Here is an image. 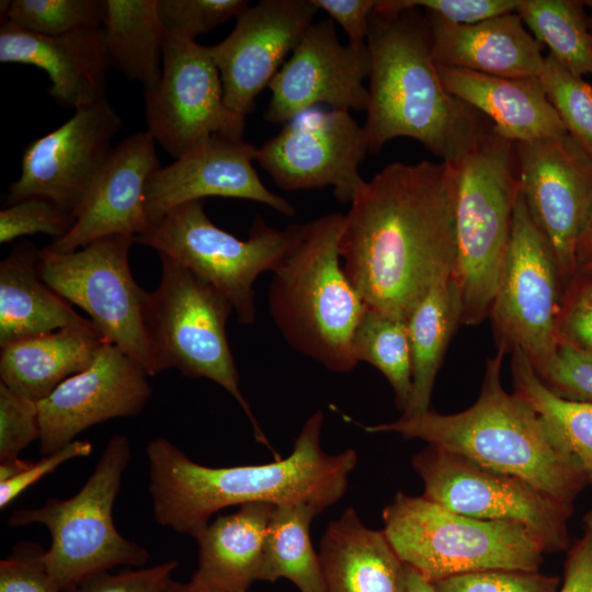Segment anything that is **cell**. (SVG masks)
I'll list each match as a JSON object with an SVG mask.
<instances>
[{
	"label": "cell",
	"instance_id": "1",
	"mask_svg": "<svg viewBox=\"0 0 592 592\" xmlns=\"http://www.w3.org/2000/svg\"><path fill=\"white\" fill-rule=\"evenodd\" d=\"M458 166L392 162L350 203L343 270L365 305L408 320L434 284L453 275Z\"/></svg>",
	"mask_w": 592,
	"mask_h": 592
},
{
	"label": "cell",
	"instance_id": "2",
	"mask_svg": "<svg viewBox=\"0 0 592 592\" xmlns=\"http://www.w3.org/2000/svg\"><path fill=\"white\" fill-rule=\"evenodd\" d=\"M325 414L304 423L292 453L261 465L208 467L193 462L168 439L148 442L149 492L156 522L196 538L224 508L251 502L304 504L318 514L344 496L357 454H328L320 443Z\"/></svg>",
	"mask_w": 592,
	"mask_h": 592
},
{
	"label": "cell",
	"instance_id": "3",
	"mask_svg": "<svg viewBox=\"0 0 592 592\" xmlns=\"http://www.w3.org/2000/svg\"><path fill=\"white\" fill-rule=\"evenodd\" d=\"M366 45L371 72L363 128L369 151L409 137L441 161L459 166L492 124L444 88L425 15L417 8L395 13L375 10Z\"/></svg>",
	"mask_w": 592,
	"mask_h": 592
},
{
	"label": "cell",
	"instance_id": "4",
	"mask_svg": "<svg viewBox=\"0 0 592 592\" xmlns=\"http://www.w3.org/2000/svg\"><path fill=\"white\" fill-rule=\"evenodd\" d=\"M505 353L498 348L487 361L480 394L469 408L453 414L429 409L364 430L422 440L573 503L589 479L559 433L526 400L503 388Z\"/></svg>",
	"mask_w": 592,
	"mask_h": 592
},
{
	"label": "cell",
	"instance_id": "5",
	"mask_svg": "<svg viewBox=\"0 0 592 592\" xmlns=\"http://www.w3.org/2000/svg\"><path fill=\"white\" fill-rule=\"evenodd\" d=\"M343 223V214L330 213L303 224L267 291L270 314L286 342L338 374L358 364L351 343L366 309L341 264Z\"/></svg>",
	"mask_w": 592,
	"mask_h": 592
},
{
	"label": "cell",
	"instance_id": "6",
	"mask_svg": "<svg viewBox=\"0 0 592 592\" xmlns=\"http://www.w3.org/2000/svg\"><path fill=\"white\" fill-rule=\"evenodd\" d=\"M458 169L453 277L460 295V323L477 326L490 315L521 193L515 144L492 125Z\"/></svg>",
	"mask_w": 592,
	"mask_h": 592
},
{
	"label": "cell",
	"instance_id": "7",
	"mask_svg": "<svg viewBox=\"0 0 592 592\" xmlns=\"http://www.w3.org/2000/svg\"><path fill=\"white\" fill-rule=\"evenodd\" d=\"M388 543L431 582L486 570L538 571L544 548L525 527L451 511L425 497L397 492L383 510Z\"/></svg>",
	"mask_w": 592,
	"mask_h": 592
},
{
	"label": "cell",
	"instance_id": "8",
	"mask_svg": "<svg viewBox=\"0 0 592 592\" xmlns=\"http://www.w3.org/2000/svg\"><path fill=\"white\" fill-rule=\"evenodd\" d=\"M129 458V439L115 434L77 494L49 498L41 508L20 509L10 515L12 527L38 523L49 531L50 547L42 560L59 592L113 567H143L148 561V551L122 536L113 522V505Z\"/></svg>",
	"mask_w": 592,
	"mask_h": 592
},
{
	"label": "cell",
	"instance_id": "9",
	"mask_svg": "<svg viewBox=\"0 0 592 592\" xmlns=\"http://www.w3.org/2000/svg\"><path fill=\"white\" fill-rule=\"evenodd\" d=\"M159 257L160 283L147 292L145 304V325L159 371L175 368L186 377L218 384L239 403L255 440L274 452L239 388L226 334L231 304L184 265Z\"/></svg>",
	"mask_w": 592,
	"mask_h": 592
},
{
	"label": "cell",
	"instance_id": "10",
	"mask_svg": "<svg viewBox=\"0 0 592 592\" xmlns=\"http://www.w3.org/2000/svg\"><path fill=\"white\" fill-rule=\"evenodd\" d=\"M301 225L280 230L257 216L249 237L241 240L215 226L200 200L172 208L135 237V242L170 257L209 283L231 304L238 322L251 325L257 314L255 280L278 265Z\"/></svg>",
	"mask_w": 592,
	"mask_h": 592
},
{
	"label": "cell",
	"instance_id": "11",
	"mask_svg": "<svg viewBox=\"0 0 592 592\" xmlns=\"http://www.w3.org/2000/svg\"><path fill=\"white\" fill-rule=\"evenodd\" d=\"M135 237L114 235L72 252L39 250L42 280L79 306L107 342L137 361L149 376L158 368L145 325L147 292L134 280L129 249Z\"/></svg>",
	"mask_w": 592,
	"mask_h": 592
},
{
	"label": "cell",
	"instance_id": "12",
	"mask_svg": "<svg viewBox=\"0 0 592 592\" xmlns=\"http://www.w3.org/2000/svg\"><path fill=\"white\" fill-rule=\"evenodd\" d=\"M411 463L426 499L469 517L521 525L537 538L545 554L571 546L572 502L435 445L429 444Z\"/></svg>",
	"mask_w": 592,
	"mask_h": 592
},
{
	"label": "cell",
	"instance_id": "13",
	"mask_svg": "<svg viewBox=\"0 0 592 592\" xmlns=\"http://www.w3.org/2000/svg\"><path fill=\"white\" fill-rule=\"evenodd\" d=\"M561 282L551 248L520 193L489 319L498 348L521 350L535 372L554 358L558 348Z\"/></svg>",
	"mask_w": 592,
	"mask_h": 592
},
{
	"label": "cell",
	"instance_id": "14",
	"mask_svg": "<svg viewBox=\"0 0 592 592\" xmlns=\"http://www.w3.org/2000/svg\"><path fill=\"white\" fill-rule=\"evenodd\" d=\"M144 100L147 130L175 159L215 135L242 138L246 116L225 103L209 46L168 36L161 78Z\"/></svg>",
	"mask_w": 592,
	"mask_h": 592
},
{
	"label": "cell",
	"instance_id": "15",
	"mask_svg": "<svg viewBox=\"0 0 592 592\" xmlns=\"http://www.w3.org/2000/svg\"><path fill=\"white\" fill-rule=\"evenodd\" d=\"M367 151L366 133L349 111L311 109L258 148L255 161L282 190L331 185L338 201L351 203L365 183L360 166Z\"/></svg>",
	"mask_w": 592,
	"mask_h": 592
},
{
	"label": "cell",
	"instance_id": "16",
	"mask_svg": "<svg viewBox=\"0 0 592 592\" xmlns=\"http://www.w3.org/2000/svg\"><path fill=\"white\" fill-rule=\"evenodd\" d=\"M122 126L107 99L76 110L66 123L25 147L21 174L9 186L7 203L42 196L75 221Z\"/></svg>",
	"mask_w": 592,
	"mask_h": 592
},
{
	"label": "cell",
	"instance_id": "17",
	"mask_svg": "<svg viewBox=\"0 0 592 592\" xmlns=\"http://www.w3.org/2000/svg\"><path fill=\"white\" fill-rule=\"evenodd\" d=\"M521 193L561 281L577 275V246L592 213V159L567 134L515 144Z\"/></svg>",
	"mask_w": 592,
	"mask_h": 592
},
{
	"label": "cell",
	"instance_id": "18",
	"mask_svg": "<svg viewBox=\"0 0 592 592\" xmlns=\"http://www.w3.org/2000/svg\"><path fill=\"white\" fill-rule=\"evenodd\" d=\"M371 56L366 44L343 45L333 21L314 23L269 84L265 119L286 123L327 104L332 110L365 111Z\"/></svg>",
	"mask_w": 592,
	"mask_h": 592
},
{
	"label": "cell",
	"instance_id": "19",
	"mask_svg": "<svg viewBox=\"0 0 592 592\" xmlns=\"http://www.w3.org/2000/svg\"><path fill=\"white\" fill-rule=\"evenodd\" d=\"M318 11L311 0H261L237 18L224 41L209 46L230 110L242 116L254 110L257 96L297 47Z\"/></svg>",
	"mask_w": 592,
	"mask_h": 592
},
{
	"label": "cell",
	"instance_id": "20",
	"mask_svg": "<svg viewBox=\"0 0 592 592\" xmlns=\"http://www.w3.org/2000/svg\"><path fill=\"white\" fill-rule=\"evenodd\" d=\"M148 376L137 361L106 342L87 369L37 402L41 453L59 451L100 422L139 414L151 395Z\"/></svg>",
	"mask_w": 592,
	"mask_h": 592
},
{
	"label": "cell",
	"instance_id": "21",
	"mask_svg": "<svg viewBox=\"0 0 592 592\" xmlns=\"http://www.w3.org/2000/svg\"><path fill=\"white\" fill-rule=\"evenodd\" d=\"M257 150L243 138L215 135L173 163L160 166L145 189V214L150 225L181 204L210 196L254 201L285 216L295 215V207L260 180L253 167Z\"/></svg>",
	"mask_w": 592,
	"mask_h": 592
},
{
	"label": "cell",
	"instance_id": "22",
	"mask_svg": "<svg viewBox=\"0 0 592 592\" xmlns=\"http://www.w3.org/2000/svg\"><path fill=\"white\" fill-rule=\"evenodd\" d=\"M159 167L156 141L148 130L121 140L113 147L70 230L46 248L72 252L103 237H137L146 231L150 227L145 214L146 183Z\"/></svg>",
	"mask_w": 592,
	"mask_h": 592
},
{
	"label": "cell",
	"instance_id": "23",
	"mask_svg": "<svg viewBox=\"0 0 592 592\" xmlns=\"http://www.w3.org/2000/svg\"><path fill=\"white\" fill-rule=\"evenodd\" d=\"M0 61L43 69L57 104L75 110L106 99V76L112 68L103 27L60 36H43L1 23Z\"/></svg>",
	"mask_w": 592,
	"mask_h": 592
},
{
	"label": "cell",
	"instance_id": "24",
	"mask_svg": "<svg viewBox=\"0 0 592 592\" xmlns=\"http://www.w3.org/2000/svg\"><path fill=\"white\" fill-rule=\"evenodd\" d=\"M425 18L433 59L439 66L505 78L539 77L543 71V45L515 11L469 25L454 24L431 13Z\"/></svg>",
	"mask_w": 592,
	"mask_h": 592
},
{
	"label": "cell",
	"instance_id": "25",
	"mask_svg": "<svg viewBox=\"0 0 592 592\" xmlns=\"http://www.w3.org/2000/svg\"><path fill=\"white\" fill-rule=\"evenodd\" d=\"M446 91L492 121L494 130L519 143L567 135L539 77L505 78L436 65Z\"/></svg>",
	"mask_w": 592,
	"mask_h": 592
},
{
	"label": "cell",
	"instance_id": "26",
	"mask_svg": "<svg viewBox=\"0 0 592 592\" xmlns=\"http://www.w3.org/2000/svg\"><path fill=\"white\" fill-rule=\"evenodd\" d=\"M276 505L251 502L218 516L195 538L192 580L224 592H247L260 581L270 520Z\"/></svg>",
	"mask_w": 592,
	"mask_h": 592
},
{
	"label": "cell",
	"instance_id": "27",
	"mask_svg": "<svg viewBox=\"0 0 592 592\" xmlns=\"http://www.w3.org/2000/svg\"><path fill=\"white\" fill-rule=\"evenodd\" d=\"M106 339L94 326H71L1 346V383L36 402L87 369Z\"/></svg>",
	"mask_w": 592,
	"mask_h": 592
},
{
	"label": "cell",
	"instance_id": "28",
	"mask_svg": "<svg viewBox=\"0 0 592 592\" xmlns=\"http://www.w3.org/2000/svg\"><path fill=\"white\" fill-rule=\"evenodd\" d=\"M318 555L326 592H398L403 562L353 508L329 523Z\"/></svg>",
	"mask_w": 592,
	"mask_h": 592
},
{
	"label": "cell",
	"instance_id": "29",
	"mask_svg": "<svg viewBox=\"0 0 592 592\" xmlns=\"http://www.w3.org/2000/svg\"><path fill=\"white\" fill-rule=\"evenodd\" d=\"M38 260L39 250L22 241L0 262V346L92 323L42 280Z\"/></svg>",
	"mask_w": 592,
	"mask_h": 592
},
{
	"label": "cell",
	"instance_id": "30",
	"mask_svg": "<svg viewBox=\"0 0 592 592\" xmlns=\"http://www.w3.org/2000/svg\"><path fill=\"white\" fill-rule=\"evenodd\" d=\"M460 319V295L453 275L434 284L411 311L407 323L412 358V395L402 415H414L430 409L436 375Z\"/></svg>",
	"mask_w": 592,
	"mask_h": 592
},
{
	"label": "cell",
	"instance_id": "31",
	"mask_svg": "<svg viewBox=\"0 0 592 592\" xmlns=\"http://www.w3.org/2000/svg\"><path fill=\"white\" fill-rule=\"evenodd\" d=\"M158 0H105L103 31L112 67L144 91L153 89L162 71L168 38L158 14Z\"/></svg>",
	"mask_w": 592,
	"mask_h": 592
},
{
	"label": "cell",
	"instance_id": "32",
	"mask_svg": "<svg viewBox=\"0 0 592 592\" xmlns=\"http://www.w3.org/2000/svg\"><path fill=\"white\" fill-rule=\"evenodd\" d=\"M319 515L304 504L276 505L270 520L260 581H292L299 592H326L309 526Z\"/></svg>",
	"mask_w": 592,
	"mask_h": 592
},
{
	"label": "cell",
	"instance_id": "33",
	"mask_svg": "<svg viewBox=\"0 0 592 592\" xmlns=\"http://www.w3.org/2000/svg\"><path fill=\"white\" fill-rule=\"evenodd\" d=\"M583 1L519 0L515 12L569 72L592 76V34Z\"/></svg>",
	"mask_w": 592,
	"mask_h": 592
},
{
	"label": "cell",
	"instance_id": "34",
	"mask_svg": "<svg viewBox=\"0 0 592 592\" xmlns=\"http://www.w3.org/2000/svg\"><path fill=\"white\" fill-rule=\"evenodd\" d=\"M511 371L514 392L559 433L592 483V402L566 399L551 391L519 349L512 352Z\"/></svg>",
	"mask_w": 592,
	"mask_h": 592
},
{
	"label": "cell",
	"instance_id": "35",
	"mask_svg": "<svg viewBox=\"0 0 592 592\" xmlns=\"http://www.w3.org/2000/svg\"><path fill=\"white\" fill-rule=\"evenodd\" d=\"M352 353L357 363L376 367L390 384L402 413L412 395V358L406 320L366 306L352 337Z\"/></svg>",
	"mask_w": 592,
	"mask_h": 592
},
{
	"label": "cell",
	"instance_id": "36",
	"mask_svg": "<svg viewBox=\"0 0 592 592\" xmlns=\"http://www.w3.org/2000/svg\"><path fill=\"white\" fill-rule=\"evenodd\" d=\"M1 23L22 31L60 36L103 27L105 0H5L0 5Z\"/></svg>",
	"mask_w": 592,
	"mask_h": 592
},
{
	"label": "cell",
	"instance_id": "37",
	"mask_svg": "<svg viewBox=\"0 0 592 592\" xmlns=\"http://www.w3.org/2000/svg\"><path fill=\"white\" fill-rule=\"evenodd\" d=\"M539 80L568 135L592 159V86L550 55L545 57Z\"/></svg>",
	"mask_w": 592,
	"mask_h": 592
},
{
	"label": "cell",
	"instance_id": "38",
	"mask_svg": "<svg viewBox=\"0 0 592 592\" xmlns=\"http://www.w3.org/2000/svg\"><path fill=\"white\" fill-rule=\"evenodd\" d=\"M247 0H158L159 18L169 37L195 42L229 19L238 18Z\"/></svg>",
	"mask_w": 592,
	"mask_h": 592
},
{
	"label": "cell",
	"instance_id": "39",
	"mask_svg": "<svg viewBox=\"0 0 592 592\" xmlns=\"http://www.w3.org/2000/svg\"><path fill=\"white\" fill-rule=\"evenodd\" d=\"M73 223L48 198L31 196L0 210V242L36 234L55 240L65 236Z\"/></svg>",
	"mask_w": 592,
	"mask_h": 592
},
{
	"label": "cell",
	"instance_id": "40",
	"mask_svg": "<svg viewBox=\"0 0 592 592\" xmlns=\"http://www.w3.org/2000/svg\"><path fill=\"white\" fill-rule=\"evenodd\" d=\"M439 592H558L560 580L538 571L486 570L433 582Z\"/></svg>",
	"mask_w": 592,
	"mask_h": 592
},
{
	"label": "cell",
	"instance_id": "41",
	"mask_svg": "<svg viewBox=\"0 0 592 592\" xmlns=\"http://www.w3.org/2000/svg\"><path fill=\"white\" fill-rule=\"evenodd\" d=\"M38 437L37 402L0 382V463L19 458Z\"/></svg>",
	"mask_w": 592,
	"mask_h": 592
},
{
	"label": "cell",
	"instance_id": "42",
	"mask_svg": "<svg viewBox=\"0 0 592 592\" xmlns=\"http://www.w3.org/2000/svg\"><path fill=\"white\" fill-rule=\"evenodd\" d=\"M536 373L558 396L592 402V355L559 342L554 358Z\"/></svg>",
	"mask_w": 592,
	"mask_h": 592
},
{
	"label": "cell",
	"instance_id": "43",
	"mask_svg": "<svg viewBox=\"0 0 592 592\" xmlns=\"http://www.w3.org/2000/svg\"><path fill=\"white\" fill-rule=\"evenodd\" d=\"M519 0H379L375 10L395 13L422 8L454 24H475L497 15L514 12Z\"/></svg>",
	"mask_w": 592,
	"mask_h": 592
},
{
	"label": "cell",
	"instance_id": "44",
	"mask_svg": "<svg viewBox=\"0 0 592 592\" xmlns=\"http://www.w3.org/2000/svg\"><path fill=\"white\" fill-rule=\"evenodd\" d=\"M558 341L592 355V277L577 274L562 293Z\"/></svg>",
	"mask_w": 592,
	"mask_h": 592
},
{
	"label": "cell",
	"instance_id": "45",
	"mask_svg": "<svg viewBox=\"0 0 592 592\" xmlns=\"http://www.w3.org/2000/svg\"><path fill=\"white\" fill-rule=\"evenodd\" d=\"M45 550L21 542L0 561V592H59L42 560Z\"/></svg>",
	"mask_w": 592,
	"mask_h": 592
},
{
	"label": "cell",
	"instance_id": "46",
	"mask_svg": "<svg viewBox=\"0 0 592 592\" xmlns=\"http://www.w3.org/2000/svg\"><path fill=\"white\" fill-rule=\"evenodd\" d=\"M175 559L149 568L93 574L66 592H164L178 567Z\"/></svg>",
	"mask_w": 592,
	"mask_h": 592
},
{
	"label": "cell",
	"instance_id": "47",
	"mask_svg": "<svg viewBox=\"0 0 592 592\" xmlns=\"http://www.w3.org/2000/svg\"><path fill=\"white\" fill-rule=\"evenodd\" d=\"M92 444L83 440H75L59 451L44 456L41 460L34 462L32 466L20 474L19 476L0 482V506L3 509L12 502L20 493H22L31 485L38 481L45 475L53 473L65 462L76 458L89 456L92 452Z\"/></svg>",
	"mask_w": 592,
	"mask_h": 592
},
{
	"label": "cell",
	"instance_id": "48",
	"mask_svg": "<svg viewBox=\"0 0 592 592\" xmlns=\"http://www.w3.org/2000/svg\"><path fill=\"white\" fill-rule=\"evenodd\" d=\"M318 10L327 12L331 20L341 25L345 32L349 44H366L369 21L376 0H311Z\"/></svg>",
	"mask_w": 592,
	"mask_h": 592
},
{
	"label": "cell",
	"instance_id": "49",
	"mask_svg": "<svg viewBox=\"0 0 592 592\" xmlns=\"http://www.w3.org/2000/svg\"><path fill=\"white\" fill-rule=\"evenodd\" d=\"M567 551L558 592H592V509L583 517L582 536Z\"/></svg>",
	"mask_w": 592,
	"mask_h": 592
},
{
	"label": "cell",
	"instance_id": "50",
	"mask_svg": "<svg viewBox=\"0 0 592 592\" xmlns=\"http://www.w3.org/2000/svg\"><path fill=\"white\" fill-rule=\"evenodd\" d=\"M398 592H439L433 582L426 580L410 566L403 563Z\"/></svg>",
	"mask_w": 592,
	"mask_h": 592
},
{
	"label": "cell",
	"instance_id": "51",
	"mask_svg": "<svg viewBox=\"0 0 592 592\" xmlns=\"http://www.w3.org/2000/svg\"><path fill=\"white\" fill-rule=\"evenodd\" d=\"M592 258V213L579 237L577 246V262L580 267ZM579 270V269H578Z\"/></svg>",
	"mask_w": 592,
	"mask_h": 592
},
{
	"label": "cell",
	"instance_id": "52",
	"mask_svg": "<svg viewBox=\"0 0 592 592\" xmlns=\"http://www.w3.org/2000/svg\"><path fill=\"white\" fill-rule=\"evenodd\" d=\"M34 462L15 458L0 463V482H5L27 470Z\"/></svg>",
	"mask_w": 592,
	"mask_h": 592
},
{
	"label": "cell",
	"instance_id": "53",
	"mask_svg": "<svg viewBox=\"0 0 592 592\" xmlns=\"http://www.w3.org/2000/svg\"><path fill=\"white\" fill-rule=\"evenodd\" d=\"M164 592H224V591L210 589L192 579L189 582H179L171 579Z\"/></svg>",
	"mask_w": 592,
	"mask_h": 592
},
{
	"label": "cell",
	"instance_id": "54",
	"mask_svg": "<svg viewBox=\"0 0 592 592\" xmlns=\"http://www.w3.org/2000/svg\"><path fill=\"white\" fill-rule=\"evenodd\" d=\"M577 274L592 277V258L579 267Z\"/></svg>",
	"mask_w": 592,
	"mask_h": 592
},
{
	"label": "cell",
	"instance_id": "55",
	"mask_svg": "<svg viewBox=\"0 0 592 592\" xmlns=\"http://www.w3.org/2000/svg\"><path fill=\"white\" fill-rule=\"evenodd\" d=\"M583 4L585 8H588L591 11V14H592V0H584Z\"/></svg>",
	"mask_w": 592,
	"mask_h": 592
},
{
	"label": "cell",
	"instance_id": "56",
	"mask_svg": "<svg viewBox=\"0 0 592 592\" xmlns=\"http://www.w3.org/2000/svg\"><path fill=\"white\" fill-rule=\"evenodd\" d=\"M589 24H590V30L592 34V14H589Z\"/></svg>",
	"mask_w": 592,
	"mask_h": 592
}]
</instances>
